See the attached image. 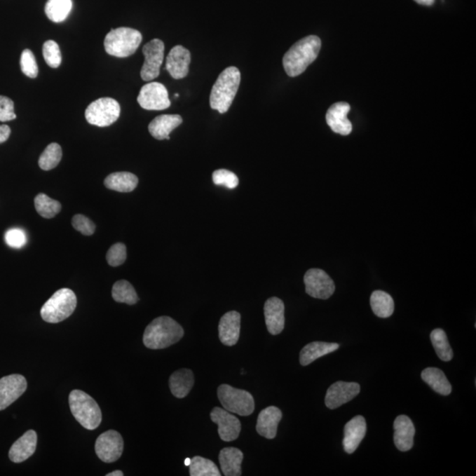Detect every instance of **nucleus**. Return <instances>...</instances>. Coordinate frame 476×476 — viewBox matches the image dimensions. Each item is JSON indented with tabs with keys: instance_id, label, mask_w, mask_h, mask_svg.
I'll use <instances>...</instances> for the list:
<instances>
[{
	"instance_id": "1",
	"label": "nucleus",
	"mask_w": 476,
	"mask_h": 476,
	"mask_svg": "<svg viewBox=\"0 0 476 476\" xmlns=\"http://www.w3.org/2000/svg\"><path fill=\"white\" fill-rule=\"evenodd\" d=\"M321 40L316 36H309L294 44L283 57V67L290 77L302 74L318 56Z\"/></svg>"
},
{
	"instance_id": "2",
	"label": "nucleus",
	"mask_w": 476,
	"mask_h": 476,
	"mask_svg": "<svg viewBox=\"0 0 476 476\" xmlns=\"http://www.w3.org/2000/svg\"><path fill=\"white\" fill-rule=\"evenodd\" d=\"M184 334L182 327L173 318L159 317L147 325L144 332L143 342L149 348H166L179 341Z\"/></svg>"
},
{
	"instance_id": "3",
	"label": "nucleus",
	"mask_w": 476,
	"mask_h": 476,
	"mask_svg": "<svg viewBox=\"0 0 476 476\" xmlns=\"http://www.w3.org/2000/svg\"><path fill=\"white\" fill-rule=\"evenodd\" d=\"M241 81L240 71L229 67L219 75L210 94L211 108L224 114L231 108Z\"/></svg>"
},
{
	"instance_id": "4",
	"label": "nucleus",
	"mask_w": 476,
	"mask_h": 476,
	"mask_svg": "<svg viewBox=\"0 0 476 476\" xmlns=\"http://www.w3.org/2000/svg\"><path fill=\"white\" fill-rule=\"evenodd\" d=\"M72 414L85 429L93 430L100 426L102 412L100 407L90 395L81 390H74L69 395Z\"/></svg>"
},
{
	"instance_id": "5",
	"label": "nucleus",
	"mask_w": 476,
	"mask_h": 476,
	"mask_svg": "<svg viewBox=\"0 0 476 476\" xmlns=\"http://www.w3.org/2000/svg\"><path fill=\"white\" fill-rule=\"evenodd\" d=\"M142 35L131 27L111 29L104 40L106 53L116 57L132 56L142 43Z\"/></svg>"
},
{
	"instance_id": "6",
	"label": "nucleus",
	"mask_w": 476,
	"mask_h": 476,
	"mask_svg": "<svg viewBox=\"0 0 476 476\" xmlns=\"http://www.w3.org/2000/svg\"><path fill=\"white\" fill-rule=\"evenodd\" d=\"M76 306L77 297L74 291L61 289L43 304L41 309V317L47 323H60L74 313Z\"/></svg>"
},
{
	"instance_id": "7",
	"label": "nucleus",
	"mask_w": 476,
	"mask_h": 476,
	"mask_svg": "<svg viewBox=\"0 0 476 476\" xmlns=\"http://www.w3.org/2000/svg\"><path fill=\"white\" fill-rule=\"evenodd\" d=\"M219 400L224 409L241 416H248L255 409L254 399L245 390L232 388L231 386L222 385L217 390Z\"/></svg>"
},
{
	"instance_id": "8",
	"label": "nucleus",
	"mask_w": 476,
	"mask_h": 476,
	"mask_svg": "<svg viewBox=\"0 0 476 476\" xmlns=\"http://www.w3.org/2000/svg\"><path fill=\"white\" fill-rule=\"evenodd\" d=\"M121 116V105L115 99L104 97L92 102L86 109L85 116L88 124L106 128L118 121Z\"/></svg>"
},
{
	"instance_id": "9",
	"label": "nucleus",
	"mask_w": 476,
	"mask_h": 476,
	"mask_svg": "<svg viewBox=\"0 0 476 476\" xmlns=\"http://www.w3.org/2000/svg\"><path fill=\"white\" fill-rule=\"evenodd\" d=\"M164 43L160 39H153L144 46L142 53L145 57L140 76L145 81L155 80L160 74L164 58Z\"/></svg>"
},
{
	"instance_id": "10",
	"label": "nucleus",
	"mask_w": 476,
	"mask_h": 476,
	"mask_svg": "<svg viewBox=\"0 0 476 476\" xmlns=\"http://www.w3.org/2000/svg\"><path fill=\"white\" fill-rule=\"evenodd\" d=\"M137 100L140 107L147 111H163L170 106L167 88L159 82H150L144 85Z\"/></svg>"
},
{
	"instance_id": "11",
	"label": "nucleus",
	"mask_w": 476,
	"mask_h": 476,
	"mask_svg": "<svg viewBox=\"0 0 476 476\" xmlns=\"http://www.w3.org/2000/svg\"><path fill=\"white\" fill-rule=\"evenodd\" d=\"M95 449L101 461L112 463L121 457L124 451V440L118 431L108 430L98 437Z\"/></svg>"
},
{
	"instance_id": "12",
	"label": "nucleus",
	"mask_w": 476,
	"mask_h": 476,
	"mask_svg": "<svg viewBox=\"0 0 476 476\" xmlns=\"http://www.w3.org/2000/svg\"><path fill=\"white\" fill-rule=\"evenodd\" d=\"M306 291L309 296L318 299H328L335 291L334 280L323 270L313 268L304 276Z\"/></svg>"
},
{
	"instance_id": "13",
	"label": "nucleus",
	"mask_w": 476,
	"mask_h": 476,
	"mask_svg": "<svg viewBox=\"0 0 476 476\" xmlns=\"http://www.w3.org/2000/svg\"><path fill=\"white\" fill-rule=\"evenodd\" d=\"M211 420L218 426L221 440L231 442L238 437L241 431L240 421L232 413L221 407H215L210 414Z\"/></svg>"
},
{
	"instance_id": "14",
	"label": "nucleus",
	"mask_w": 476,
	"mask_h": 476,
	"mask_svg": "<svg viewBox=\"0 0 476 476\" xmlns=\"http://www.w3.org/2000/svg\"><path fill=\"white\" fill-rule=\"evenodd\" d=\"M360 385L355 382L338 381L328 388L325 395V406L330 409H335L351 402L360 393Z\"/></svg>"
},
{
	"instance_id": "15",
	"label": "nucleus",
	"mask_w": 476,
	"mask_h": 476,
	"mask_svg": "<svg viewBox=\"0 0 476 476\" xmlns=\"http://www.w3.org/2000/svg\"><path fill=\"white\" fill-rule=\"evenodd\" d=\"M27 380L20 374L4 376L0 379V411L4 410L26 392Z\"/></svg>"
},
{
	"instance_id": "16",
	"label": "nucleus",
	"mask_w": 476,
	"mask_h": 476,
	"mask_svg": "<svg viewBox=\"0 0 476 476\" xmlns=\"http://www.w3.org/2000/svg\"><path fill=\"white\" fill-rule=\"evenodd\" d=\"M191 53L186 48L177 46L172 48L166 58V70L175 80H180L189 73Z\"/></svg>"
},
{
	"instance_id": "17",
	"label": "nucleus",
	"mask_w": 476,
	"mask_h": 476,
	"mask_svg": "<svg viewBox=\"0 0 476 476\" xmlns=\"http://www.w3.org/2000/svg\"><path fill=\"white\" fill-rule=\"evenodd\" d=\"M349 111H351V105L348 102H336L331 106L325 119L332 131L344 136L351 135L352 124L347 116Z\"/></svg>"
},
{
	"instance_id": "18",
	"label": "nucleus",
	"mask_w": 476,
	"mask_h": 476,
	"mask_svg": "<svg viewBox=\"0 0 476 476\" xmlns=\"http://www.w3.org/2000/svg\"><path fill=\"white\" fill-rule=\"evenodd\" d=\"M285 306L282 300L278 297H271L266 301L264 313L267 330L273 335H277L284 329L285 327V316H284Z\"/></svg>"
},
{
	"instance_id": "19",
	"label": "nucleus",
	"mask_w": 476,
	"mask_h": 476,
	"mask_svg": "<svg viewBox=\"0 0 476 476\" xmlns=\"http://www.w3.org/2000/svg\"><path fill=\"white\" fill-rule=\"evenodd\" d=\"M366 431H367V424L364 416H355L346 423L344 438V447L346 453L348 454L355 453L359 444L364 440Z\"/></svg>"
},
{
	"instance_id": "20",
	"label": "nucleus",
	"mask_w": 476,
	"mask_h": 476,
	"mask_svg": "<svg viewBox=\"0 0 476 476\" xmlns=\"http://www.w3.org/2000/svg\"><path fill=\"white\" fill-rule=\"evenodd\" d=\"M241 315L238 311H231L222 317L219 323V337L222 344L234 346L238 344L240 336Z\"/></svg>"
},
{
	"instance_id": "21",
	"label": "nucleus",
	"mask_w": 476,
	"mask_h": 476,
	"mask_svg": "<svg viewBox=\"0 0 476 476\" xmlns=\"http://www.w3.org/2000/svg\"><path fill=\"white\" fill-rule=\"evenodd\" d=\"M393 429H395L393 441L398 450L407 451L412 449L414 434H416L412 420L404 414L399 416L393 423Z\"/></svg>"
},
{
	"instance_id": "22",
	"label": "nucleus",
	"mask_w": 476,
	"mask_h": 476,
	"mask_svg": "<svg viewBox=\"0 0 476 476\" xmlns=\"http://www.w3.org/2000/svg\"><path fill=\"white\" fill-rule=\"evenodd\" d=\"M282 419L283 413L278 407L273 406L266 407L259 414L256 426L257 433L267 440H273L276 437L277 429Z\"/></svg>"
},
{
	"instance_id": "23",
	"label": "nucleus",
	"mask_w": 476,
	"mask_h": 476,
	"mask_svg": "<svg viewBox=\"0 0 476 476\" xmlns=\"http://www.w3.org/2000/svg\"><path fill=\"white\" fill-rule=\"evenodd\" d=\"M37 444V434L35 430H27L12 445L9 458L15 463H20L35 454Z\"/></svg>"
},
{
	"instance_id": "24",
	"label": "nucleus",
	"mask_w": 476,
	"mask_h": 476,
	"mask_svg": "<svg viewBox=\"0 0 476 476\" xmlns=\"http://www.w3.org/2000/svg\"><path fill=\"white\" fill-rule=\"evenodd\" d=\"M182 123V116L179 115H161L150 123L149 131L156 140H170V133Z\"/></svg>"
},
{
	"instance_id": "25",
	"label": "nucleus",
	"mask_w": 476,
	"mask_h": 476,
	"mask_svg": "<svg viewBox=\"0 0 476 476\" xmlns=\"http://www.w3.org/2000/svg\"><path fill=\"white\" fill-rule=\"evenodd\" d=\"M243 460L244 454L235 447H226L219 454L222 471L226 476H240Z\"/></svg>"
},
{
	"instance_id": "26",
	"label": "nucleus",
	"mask_w": 476,
	"mask_h": 476,
	"mask_svg": "<svg viewBox=\"0 0 476 476\" xmlns=\"http://www.w3.org/2000/svg\"><path fill=\"white\" fill-rule=\"evenodd\" d=\"M194 385V375L191 369H181L175 372L170 378L171 393L177 398L182 399L189 395Z\"/></svg>"
},
{
	"instance_id": "27",
	"label": "nucleus",
	"mask_w": 476,
	"mask_h": 476,
	"mask_svg": "<svg viewBox=\"0 0 476 476\" xmlns=\"http://www.w3.org/2000/svg\"><path fill=\"white\" fill-rule=\"evenodd\" d=\"M340 348L337 344H328V342L314 341L307 344L300 353V364L307 366L316 361L317 359L325 355L336 351Z\"/></svg>"
},
{
	"instance_id": "28",
	"label": "nucleus",
	"mask_w": 476,
	"mask_h": 476,
	"mask_svg": "<svg viewBox=\"0 0 476 476\" xmlns=\"http://www.w3.org/2000/svg\"><path fill=\"white\" fill-rule=\"evenodd\" d=\"M138 177L130 172L112 173L104 180V186L108 189L118 193H131L138 186Z\"/></svg>"
},
{
	"instance_id": "29",
	"label": "nucleus",
	"mask_w": 476,
	"mask_h": 476,
	"mask_svg": "<svg viewBox=\"0 0 476 476\" xmlns=\"http://www.w3.org/2000/svg\"><path fill=\"white\" fill-rule=\"evenodd\" d=\"M421 375L423 381L440 395L447 396L451 393V383L440 369L429 367L423 369Z\"/></svg>"
},
{
	"instance_id": "30",
	"label": "nucleus",
	"mask_w": 476,
	"mask_h": 476,
	"mask_svg": "<svg viewBox=\"0 0 476 476\" xmlns=\"http://www.w3.org/2000/svg\"><path fill=\"white\" fill-rule=\"evenodd\" d=\"M371 306L373 313L379 318L391 317L395 311L393 297L382 290H376L372 294Z\"/></svg>"
},
{
	"instance_id": "31",
	"label": "nucleus",
	"mask_w": 476,
	"mask_h": 476,
	"mask_svg": "<svg viewBox=\"0 0 476 476\" xmlns=\"http://www.w3.org/2000/svg\"><path fill=\"white\" fill-rule=\"evenodd\" d=\"M72 8H73L72 0H48L46 13L51 22L60 23L67 18Z\"/></svg>"
},
{
	"instance_id": "32",
	"label": "nucleus",
	"mask_w": 476,
	"mask_h": 476,
	"mask_svg": "<svg viewBox=\"0 0 476 476\" xmlns=\"http://www.w3.org/2000/svg\"><path fill=\"white\" fill-rule=\"evenodd\" d=\"M430 341L433 342L435 351L438 358L444 362H449L454 358L453 349H451L447 334L440 328H437L431 332Z\"/></svg>"
},
{
	"instance_id": "33",
	"label": "nucleus",
	"mask_w": 476,
	"mask_h": 476,
	"mask_svg": "<svg viewBox=\"0 0 476 476\" xmlns=\"http://www.w3.org/2000/svg\"><path fill=\"white\" fill-rule=\"evenodd\" d=\"M112 297L116 302L128 304L129 306H133L139 301L135 287L125 280H118L113 285Z\"/></svg>"
},
{
	"instance_id": "34",
	"label": "nucleus",
	"mask_w": 476,
	"mask_h": 476,
	"mask_svg": "<svg viewBox=\"0 0 476 476\" xmlns=\"http://www.w3.org/2000/svg\"><path fill=\"white\" fill-rule=\"evenodd\" d=\"M35 208L41 217L50 219L56 217L61 211V204L57 200H53L46 194L39 193L35 198Z\"/></svg>"
},
{
	"instance_id": "35",
	"label": "nucleus",
	"mask_w": 476,
	"mask_h": 476,
	"mask_svg": "<svg viewBox=\"0 0 476 476\" xmlns=\"http://www.w3.org/2000/svg\"><path fill=\"white\" fill-rule=\"evenodd\" d=\"M191 476H220L222 474L213 461L200 456L191 458Z\"/></svg>"
},
{
	"instance_id": "36",
	"label": "nucleus",
	"mask_w": 476,
	"mask_h": 476,
	"mask_svg": "<svg viewBox=\"0 0 476 476\" xmlns=\"http://www.w3.org/2000/svg\"><path fill=\"white\" fill-rule=\"evenodd\" d=\"M62 159V149L57 143H51L41 155L39 164L43 170H53Z\"/></svg>"
},
{
	"instance_id": "37",
	"label": "nucleus",
	"mask_w": 476,
	"mask_h": 476,
	"mask_svg": "<svg viewBox=\"0 0 476 476\" xmlns=\"http://www.w3.org/2000/svg\"><path fill=\"white\" fill-rule=\"evenodd\" d=\"M43 55L46 64L51 68H57L62 62L60 46L53 40L46 41L43 43Z\"/></svg>"
},
{
	"instance_id": "38",
	"label": "nucleus",
	"mask_w": 476,
	"mask_h": 476,
	"mask_svg": "<svg viewBox=\"0 0 476 476\" xmlns=\"http://www.w3.org/2000/svg\"><path fill=\"white\" fill-rule=\"evenodd\" d=\"M20 69L26 76L35 79L39 75V66L32 50H24L20 57Z\"/></svg>"
},
{
	"instance_id": "39",
	"label": "nucleus",
	"mask_w": 476,
	"mask_h": 476,
	"mask_svg": "<svg viewBox=\"0 0 476 476\" xmlns=\"http://www.w3.org/2000/svg\"><path fill=\"white\" fill-rule=\"evenodd\" d=\"M213 181L217 186H224L229 189H234L239 184L238 177L235 173L224 169L215 171Z\"/></svg>"
},
{
	"instance_id": "40",
	"label": "nucleus",
	"mask_w": 476,
	"mask_h": 476,
	"mask_svg": "<svg viewBox=\"0 0 476 476\" xmlns=\"http://www.w3.org/2000/svg\"><path fill=\"white\" fill-rule=\"evenodd\" d=\"M106 259L109 266H118L124 264L126 259V247L122 243H118L109 249Z\"/></svg>"
},
{
	"instance_id": "41",
	"label": "nucleus",
	"mask_w": 476,
	"mask_h": 476,
	"mask_svg": "<svg viewBox=\"0 0 476 476\" xmlns=\"http://www.w3.org/2000/svg\"><path fill=\"white\" fill-rule=\"evenodd\" d=\"M73 227L81 234L85 236L93 235L95 231V225L93 222L86 217L85 215H76L72 220Z\"/></svg>"
},
{
	"instance_id": "42",
	"label": "nucleus",
	"mask_w": 476,
	"mask_h": 476,
	"mask_svg": "<svg viewBox=\"0 0 476 476\" xmlns=\"http://www.w3.org/2000/svg\"><path fill=\"white\" fill-rule=\"evenodd\" d=\"M5 240L10 247L20 249L26 245L27 236L22 229H11L6 233Z\"/></svg>"
},
{
	"instance_id": "43",
	"label": "nucleus",
	"mask_w": 476,
	"mask_h": 476,
	"mask_svg": "<svg viewBox=\"0 0 476 476\" xmlns=\"http://www.w3.org/2000/svg\"><path fill=\"white\" fill-rule=\"evenodd\" d=\"M15 118V104L11 99L0 95V122L12 121Z\"/></svg>"
},
{
	"instance_id": "44",
	"label": "nucleus",
	"mask_w": 476,
	"mask_h": 476,
	"mask_svg": "<svg viewBox=\"0 0 476 476\" xmlns=\"http://www.w3.org/2000/svg\"><path fill=\"white\" fill-rule=\"evenodd\" d=\"M11 135V129L8 125H0V144L4 143Z\"/></svg>"
},
{
	"instance_id": "45",
	"label": "nucleus",
	"mask_w": 476,
	"mask_h": 476,
	"mask_svg": "<svg viewBox=\"0 0 476 476\" xmlns=\"http://www.w3.org/2000/svg\"><path fill=\"white\" fill-rule=\"evenodd\" d=\"M414 1H416L417 4L428 6H433L435 3V0H414Z\"/></svg>"
},
{
	"instance_id": "46",
	"label": "nucleus",
	"mask_w": 476,
	"mask_h": 476,
	"mask_svg": "<svg viewBox=\"0 0 476 476\" xmlns=\"http://www.w3.org/2000/svg\"><path fill=\"white\" fill-rule=\"evenodd\" d=\"M106 475H107V476H123V475H124V472H123L122 471L118 470V471L109 472V474Z\"/></svg>"
},
{
	"instance_id": "47",
	"label": "nucleus",
	"mask_w": 476,
	"mask_h": 476,
	"mask_svg": "<svg viewBox=\"0 0 476 476\" xmlns=\"http://www.w3.org/2000/svg\"><path fill=\"white\" fill-rule=\"evenodd\" d=\"M191 458H186V461H184V465H186V467H189V465L191 464Z\"/></svg>"
}]
</instances>
